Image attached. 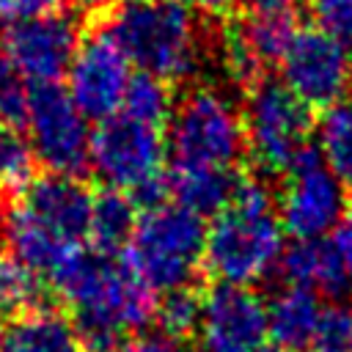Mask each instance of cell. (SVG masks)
<instances>
[{
	"instance_id": "obj_34",
	"label": "cell",
	"mask_w": 352,
	"mask_h": 352,
	"mask_svg": "<svg viewBox=\"0 0 352 352\" xmlns=\"http://www.w3.org/2000/svg\"><path fill=\"white\" fill-rule=\"evenodd\" d=\"M195 14L201 16H212V19H220V16H228L242 0H184Z\"/></svg>"
},
{
	"instance_id": "obj_32",
	"label": "cell",
	"mask_w": 352,
	"mask_h": 352,
	"mask_svg": "<svg viewBox=\"0 0 352 352\" xmlns=\"http://www.w3.org/2000/svg\"><path fill=\"white\" fill-rule=\"evenodd\" d=\"M60 3L63 0H0V19L8 25H16L33 16L60 11Z\"/></svg>"
},
{
	"instance_id": "obj_21",
	"label": "cell",
	"mask_w": 352,
	"mask_h": 352,
	"mask_svg": "<svg viewBox=\"0 0 352 352\" xmlns=\"http://www.w3.org/2000/svg\"><path fill=\"white\" fill-rule=\"evenodd\" d=\"M236 182L239 179L234 170H214V168L173 170L168 179V192H173L179 206L204 217L226 209V204L236 190Z\"/></svg>"
},
{
	"instance_id": "obj_6",
	"label": "cell",
	"mask_w": 352,
	"mask_h": 352,
	"mask_svg": "<svg viewBox=\"0 0 352 352\" xmlns=\"http://www.w3.org/2000/svg\"><path fill=\"white\" fill-rule=\"evenodd\" d=\"M168 160V143L162 126L116 113L91 132V160L94 173L110 187L138 198L146 206L162 204L168 182L162 179V165Z\"/></svg>"
},
{
	"instance_id": "obj_3",
	"label": "cell",
	"mask_w": 352,
	"mask_h": 352,
	"mask_svg": "<svg viewBox=\"0 0 352 352\" xmlns=\"http://www.w3.org/2000/svg\"><path fill=\"white\" fill-rule=\"evenodd\" d=\"M104 33L129 63L162 82L192 77L204 55L198 16L184 0H121L110 8Z\"/></svg>"
},
{
	"instance_id": "obj_5",
	"label": "cell",
	"mask_w": 352,
	"mask_h": 352,
	"mask_svg": "<svg viewBox=\"0 0 352 352\" xmlns=\"http://www.w3.org/2000/svg\"><path fill=\"white\" fill-rule=\"evenodd\" d=\"M165 143L173 170H234L245 151L242 110L220 88H190L170 110Z\"/></svg>"
},
{
	"instance_id": "obj_17",
	"label": "cell",
	"mask_w": 352,
	"mask_h": 352,
	"mask_svg": "<svg viewBox=\"0 0 352 352\" xmlns=\"http://www.w3.org/2000/svg\"><path fill=\"white\" fill-rule=\"evenodd\" d=\"M322 300L311 289L300 286H283L272 294L267 302V327L272 336V344L294 352L308 344H314L319 316H322Z\"/></svg>"
},
{
	"instance_id": "obj_31",
	"label": "cell",
	"mask_w": 352,
	"mask_h": 352,
	"mask_svg": "<svg viewBox=\"0 0 352 352\" xmlns=\"http://www.w3.org/2000/svg\"><path fill=\"white\" fill-rule=\"evenodd\" d=\"M104 352H187V349H184L182 341H176V338H170V336H165L160 330L157 333L140 330V333H132V336L116 341Z\"/></svg>"
},
{
	"instance_id": "obj_33",
	"label": "cell",
	"mask_w": 352,
	"mask_h": 352,
	"mask_svg": "<svg viewBox=\"0 0 352 352\" xmlns=\"http://www.w3.org/2000/svg\"><path fill=\"white\" fill-rule=\"evenodd\" d=\"M330 245L333 250L338 253L349 280H352V209H346V214L341 217V223L333 228V236H330Z\"/></svg>"
},
{
	"instance_id": "obj_2",
	"label": "cell",
	"mask_w": 352,
	"mask_h": 352,
	"mask_svg": "<svg viewBox=\"0 0 352 352\" xmlns=\"http://www.w3.org/2000/svg\"><path fill=\"white\" fill-rule=\"evenodd\" d=\"M283 236L272 190L258 179H239L226 209L206 226L204 267L220 283L253 286L278 270Z\"/></svg>"
},
{
	"instance_id": "obj_10",
	"label": "cell",
	"mask_w": 352,
	"mask_h": 352,
	"mask_svg": "<svg viewBox=\"0 0 352 352\" xmlns=\"http://www.w3.org/2000/svg\"><path fill=\"white\" fill-rule=\"evenodd\" d=\"M275 209L289 236L322 239L346 214V187L330 173L316 148H311L283 173Z\"/></svg>"
},
{
	"instance_id": "obj_9",
	"label": "cell",
	"mask_w": 352,
	"mask_h": 352,
	"mask_svg": "<svg viewBox=\"0 0 352 352\" xmlns=\"http://www.w3.org/2000/svg\"><path fill=\"white\" fill-rule=\"evenodd\" d=\"M25 138L33 160L50 173L77 176L91 160L88 118L58 85L33 88L25 110Z\"/></svg>"
},
{
	"instance_id": "obj_23",
	"label": "cell",
	"mask_w": 352,
	"mask_h": 352,
	"mask_svg": "<svg viewBox=\"0 0 352 352\" xmlns=\"http://www.w3.org/2000/svg\"><path fill=\"white\" fill-rule=\"evenodd\" d=\"M44 300V283L36 270L0 248V316H22L38 308Z\"/></svg>"
},
{
	"instance_id": "obj_14",
	"label": "cell",
	"mask_w": 352,
	"mask_h": 352,
	"mask_svg": "<svg viewBox=\"0 0 352 352\" xmlns=\"http://www.w3.org/2000/svg\"><path fill=\"white\" fill-rule=\"evenodd\" d=\"M16 201L69 245H80L88 231L94 195L82 182H77V176L47 173L38 179H28Z\"/></svg>"
},
{
	"instance_id": "obj_26",
	"label": "cell",
	"mask_w": 352,
	"mask_h": 352,
	"mask_svg": "<svg viewBox=\"0 0 352 352\" xmlns=\"http://www.w3.org/2000/svg\"><path fill=\"white\" fill-rule=\"evenodd\" d=\"M33 151L14 121L0 116V184L22 187L33 170Z\"/></svg>"
},
{
	"instance_id": "obj_18",
	"label": "cell",
	"mask_w": 352,
	"mask_h": 352,
	"mask_svg": "<svg viewBox=\"0 0 352 352\" xmlns=\"http://www.w3.org/2000/svg\"><path fill=\"white\" fill-rule=\"evenodd\" d=\"M245 16L236 33L250 44V50L272 63L280 58L286 41L297 30V0H242Z\"/></svg>"
},
{
	"instance_id": "obj_20",
	"label": "cell",
	"mask_w": 352,
	"mask_h": 352,
	"mask_svg": "<svg viewBox=\"0 0 352 352\" xmlns=\"http://www.w3.org/2000/svg\"><path fill=\"white\" fill-rule=\"evenodd\" d=\"M138 209L132 198L121 190H102L91 201L88 214V242L102 256H116L118 250H126L135 226H138Z\"/></svg>"
},
{
	"instance_id": "obj_25",
	"label": "cell",
	"mask_w": 352,
	"mask_h": 352,
	"mask_svg": "<svg viewBox=\"0 0 352 352\" xmlns=\"http://www.w3.org/2000/svg\"><path fill=\"white\" fill-rule=\"evenodd\" d=\"M201 308H204V297H198L190 286L165 292L154 308V319L160 324V333H165L176 341L195 336L198 324H201Z\"/></svg>"
},
{
	"instance_id": "obj_1",
	"label": "cell",
	"mask_w": 352,
	"mask_h": 352,
	"mask_svg": "<svg viewBox=\"0 0 352 352\" xmlns=\"http://www.w3.org/2000/svg\"><path fill=\"white\" fill-rule=\"evenodd\" d=\"M50 278L74 311L82 344L94 352L110 349L154 319V292L113 256L77 248Z\"/></svg>"
},
{
	"instance_id": "obj_24",
	"label": "cell",
	"mask_w": 352,
	"mask_h": 352,
	"mask_svg": "<svg viewBox=\"0 0 352 352\" xmlns=\"http://www.w3.org/2000/svg\"><path fill=\"white\" fill-rule=\"evenodd\" d=\"M170 110H173V99H170L168 82H162L151 74H143V72L132 74L124 104H121L124 116L154 124V126H162V124H168Z\"/></svg>"
},
{
	"instance_id": "obj_28",
	"label": "cell",
	"mask_w": 352,
	"mask_h": 352,
	"mask_svg": "<svg viewBox=\"0 0 352 352\" xmlns=\"http://www.w3.org/2000/svg\"><path fill=\"white\" fill-rule=\"evenodd\" d=\"M314 346L316 352H352V305L349 302L338 300L322 308Z\"/></svg>"
},
{
	"instance_id": "obj_35",
	"label": "cell",
	"mask_w": 352,
	"mask_h": 352,
	"mask_svg": "<svg viewBox=\"0 0 352 352\" xmlns=\"http://www.w3.org/2000/svg\"><path fill=\"white\" fill-rule=\"evenodd\" d=\"M253 352H289V349H283V346H278V344H261V346L253 349Z\"/></svg>"
},
{
	"instance_id": "obj_29",
	"label": "cell",
	"mask_w": 352,
	"mask_h": 352,
	"mask_svg": "<svg viewBox=\"0 0 352 352\" xmlns=\"http://www.w3.org/2000/svg\"><path fill=\"white\" fill-rule=\"evenodd\" d=\"M28 82L22 80V74L11 66V60L0 52V116L8 121H22L25 110H28Z\"/></svg>"
},
{
	"instance_id": "obj_30",
	"label": "cell",
	"mask_w": 352,
	"mask_h": 352,
	"mask_svg": "<svg viewBox=\"0 0 352 352\" xmlns=\"http://www.w3.org/2000/svg\"><path fill=\"white\" fill-rule=\"evenodd\" d=\"M314 25L346 41L352 38V0H311Z\"/></svg>"
},
{
	"instance_id": "obj_12",
	"label": "cell",
	"mask_w": 352,
	"mask_h": 352,
	"mask_svg": "<svg viewBox=\"0 0 352 352\" xmlns=\"http://www.w3.org/2000/svg\"><path fill=\"white\" fill-rule=\"evenodd\" d=\"M129 58L121 47L102 30L85 41H80L72 66L66 72V94L80 107L85 118L104 121L116 116L124 104L132 69Z\"/></svg>"
},
{
	"instance_id": "obj_8",
	"label": "cell",
	"mask_w": 352,
	"mask_h": 352,
	"mask_svg": "<svg viewBox=\"0 0 352 352\" xmlns=\"http://www.w3.org/2000/svg\"><path fill=\"white\" fill-rule=\"evenodd\" d=\"M280 82L305 107H330L349 96L352 52L346 44L316 25L297 28L286 41L280 58Z\"/></svg>"
},
{
	"instance_id": "obj_36",
	"label": "cell",
	"mask_w": 352,
	"mask_h": 352,
	"mask_svg": "<svg viewBox=\"0 0 352 352\" xmlns=\"http://www.w3.org/2000/svg\"><path fill=\"white\" fill-rule=\"evenodd\" d=\"M0 352H6V327L0 324Z\"/></svg>"
},
{
	"instance_id": "obj_7",
	"label": "cell",
	"mask_w": 352,
	"mask_h": 352,
	"mask_svg": "<svg viewBox=\"0 0 352 352\" xmlns=\"http://www.w3.org/2000/svg\"><path fill=\"white\" fill-rule=\"evenodd\" d=\"M245 148L267 173H286L311 146V107L280 80H258L248 88L242 107Z\"/></svg>"
},
{
	"instance_id": "obj_11",
	"label": "cell",
	"mask_w": 352,
	"mask_h": 352,
	"mask_svg": "<svg viewBox=\"0 0 352 352\" xmlns=\"http://www.w3.org/2000/svg\"><path fill=\"white\" fill-rule=\"evenodd\" d=\"M77 47L80 28L63 11L8 25L3 36V55L33 88L55 85L69 72Z\"/></svg>"
},
{
	"instance_id": "obj_16",
	"label": "cell",
	"mask_w": 352,
	"mask_h": 352,
	"mask_svg": "<svg viewBox=\"0 0 352 352\" xmlns=\"http://www.w3.org/2000/svg\"><path fill=\"white\" fill-rule=\"evenodd\" d=\"M278 272L286 286H300L330 297H344L352 286L338 253L324 239H294V245L283 248Z\"/></svg>"
},
{
	"instance_id": "obj_22",
	"label": "cell",
	"mask_w": 352,
	"mask_h": 352,
	"mask_svg": "<svg viewBox=\"0 0 352 352\" xmlns=\"http://www.w3.org/2000/svg\"><path fill=\"white\" fill-rule=\"evenodd\" d=\"M314 148L330 173L344 187H352V96L322 110Z\"/></svg>"
},
{
	"instance_id": "obj_15",
	"label": "cell",
	"mask_w": 352,
	"mask_h": 352,
	"mask_svg": "<svg viewBox=\"0 0 352 352\" xmlns=\"http://www.w3.org/2000/svg\"><path fill=\"white\" fill-rule=\"evenodd\" d=\"M0 239L8 253H14L38 275H52L77 250V245L63 242L55 231L36 220L16 198L6 204V209L0 212Z\"/></svg>"
},
{
	"instance_id": "obj_13",
	"label": "cell",
	"mask_w": 352,
	"mask_h": 352,
	"mask_svg": "<svg viewBox=\"0 0 352 352\" xmlns=\"http://www.w3.org/2000/svg\"><path fill=\"white\" fill-rule=\"evenodd\" d=\"M267 336V302L250 286L217 283L206 292L198 324L201 352H253Z\"/></svg>"
},
{
	"instance_id": "obj_4",
	"label": "cell",
	"mask_w": 352,
	"mask_h": 352,
	"mask_svg": "<svg viewBox=\"0 0 352 352\" xmlns=\"http://www.w3.org/2000/svg\"><path fill=\"white\" fill-rule=\"evenodd\" d=\"M204 217L176 201H162L140 212L135 234L126 245V267L151 292L165 294L192 283L204 267Z\"/></svg>"
},
{
	"instance_id": "obj_19",
	"label": "cell",
	"mask_w": 352,
	"mask_h": 352,
	"mask_svg": "<svg viewBox=\"0 0 352 352\" xmlns=\"http://www.w3.org/2000/svg\"><path fill=\"white\" fill-rule=\"evenodd\" d=\"M74 319L52 308H33L6 330V352H82Z\"/></svg>"
},
{
	"instance_id": "obj_37",
	"label": "cell",
	"mask_w": 352,
	"mask_h": 352,
	"mask_svg": "<svg viewBox=\"0 0 352 352\" xmlns=\"http://www.w3.org/2000/svg\"><path fill=\"white\" fill-rule=\"evenodd\" d=\"M77 3H82V6H99V3H104V0H77Z\"/></svg>"
},
{
	"instance_id": "obj_27",
	"label": "cell",
	"mask_w": 352,
	"mask_h": 352,
	"mask_svg": "<svg viewBox=\"0 0 352 352\" xmlns=\"http://www.w3.org/2000/svg\"><path fill=\"white\" fill-rule=\"evenodd\" d=\"M220 63L223 72L228 74V80H234L236 85H256L261 80L264 72V60L250 50V44L236 33V28H231L220 44Z\"/></svg>"
}]
</instances>
